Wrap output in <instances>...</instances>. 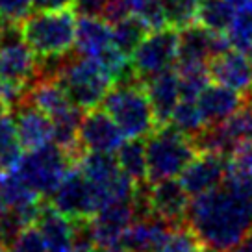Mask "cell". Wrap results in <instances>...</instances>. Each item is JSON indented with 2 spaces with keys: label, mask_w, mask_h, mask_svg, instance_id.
I'll use <instances>...</instances> for the list:
<instances>
[{
  "label": "cell",
  "mask_w": 252,
  "mask_h": 252,
  "mask_svg": "<svg viewBox=\"0 0 252 252\" xmlns=\"http://www.w3.org/2000/svg\"><path fill=\"white\" fill-rule=\"evenodd\" d=\"M186 222L215 252H230L252 232V193L222 182L189 202Z\"/></svg>",
  "instance_id": "obj_1"
},
{
  "label": "cell",
  "mask_w": 252,
  "mask_h": 252,
  "mask_svg": "<svg viewBox=\"0 0 252 252\" xmlns=\"http://www.w3.org/2000/svg\"><path fill=\"white\" fill-rule=\"evenodd\" d=\"M19 32L39 60H63L69 56L76 41L74 9H39L24 19Z\"/></svg>",
  "instance_id": "obj_2"
},
{
  "label": "cell",
  "mask_w": 252,
  "mask_h": 252,
  "mask_svg": "<svg viewBox=\"0 0 252 252\" xmlns=\"http://www.w3.org/2000/svg\"><path fill=\"white\" fill-rule=\"evenodd\" d=\"M102 108L111 115L128 139L149 137L158 126L145 82L139 78L119 82L104 96Z\"/></svg>",
  "instance_id": "obj_3"
},
{
  "label": "cell",
  "mask_w": 252,
  "mask_h": 252,
  "mask_svg": "<svg viewBox=\"0 0 252 252\" xmlns=\"http://www.w3.org/2000/svg\"><path fill=\"white\" fill-rule=\"evenodd\" d=\"M50 74H54L69 98L84 111L102 104L104 96L113 86V80L102 63L87 56H78L74 60L69 56L63 58Z\"/></svg>",
  "instance_id": "obj_4"
},
{
  "label": "cell",
  "mask_w": 252,
  "mask_h": 252,
  "mask_svg": "<svg viewBox=\"0 0 252 252\" xmlns=\"http://www.w3.org/2000/svg\"><path fill=\"white\" fill-rule=\"evenodd\" d=\"M145 149H147L149 182L180 176L182 171L198 154L193 137L180 132L173 125L156 128L147 137Z\"/></svg>",
  "instance_id": "obj_5"
},
{
  "label": "cell",
  "mask_w": 252,
  "mask_h": 252,
  "mask_svg": "<svg viewBox=\"0 0 252 252\" xmlns=\"http://www.w3.org/2000/svg\"><path fill=\"white\" fill-rule=\"evenodd\" d=\"M76 165L86 174L96 197L98 210L115 202L134 200L137 186L121 169L117 158L106 152H84Z\"/></svg>",
  "instance_id": "obj_6"
},
{
  "label": "cell",
  "mask_w": 252,
  "mask_h": 252,
  "mask_svg": "<svg viewBox=\"0 0 252 252\" xmlns=\"http://www.w3.org/2000/svg\"><path fill=\"white\" fill-rule=\"evenodd\" d=\"M72 165H76L72 158L52 141L41 149L26 150V154L13 169L41 197H52V193Z\"/></svg>",
  "instance_id": "obj_7"
},
{
  "label": "cell",
  "mask_w": 252,
  "mask_h": 252,
  "mask_svg": "<svg viewBox=\"0 0 252 252\" xmlns=\"http://www.w3.org/2000/svg\"><path fill=\"white\" fill-rule=\"evenodd\" d=\"M188 197V191L184 189L180 180L174 178H163L158 182H149L145 186H137V217L156 215L171 224L186 222V213L189 208Z\"/></svg>",
  "instance_id": "obj_8"
},
{
  "label": "cell",
  "mask_w": 252,
  "mask_h": 252,
  "mask_svg": "<svg viewBox=\"0 0 252 252\" xmlns=\"http://www.w3.org/2000/svg\"><path fill=\"white\" fill-rule=\"evenodd\" d=\"M180 50V32L167 26L149 32L132 54V65L139 80H149L176 67Z\"/></svg>",
  "instance_id": "obj_9"
},
{
  "label": "cell",
  "mask_w": 252,
  "mask_h": 252,
  "mask_svg": "<svg viewBox=\"0 0 252 252\" xmlns=\"http://www.w3.org/2000/svg\"><path fill=\"white\" fill-rule=\"evenodd\" d=\"M50 204L72 220L91 219L98 212L93 188L78 165H72L63 176L62 184L52 193Z\"/></svg>",
  "instance_id": "obj_10"
},
{
  "label": "cell",
  "mask_w": 252,
  "mask_h": 252,
  "mask_svg": "<svg viewBox=\"0 0 252 252\" xmlns=\"http://www.w3.org/2000/svg\"><path fill=\"white\" fill-rule=\"evenodd\" d=\"M0 76L26 86L28 89L41 76L37 54L23 39L17 28L13 33H8L0 45Z\"/></svg>",
  "instance_id": "obj_11"
},
{
  "label": "cell",
  "mask_w": 252,
  "mask_h": 252,
  "mask_svg": "<svg viewBox=\"0 0 252 252\" xmlns=\"http://www.w3.org/2000/svg\"><path fill=\"white\" fill-rule=\"evenodd\" d=\"M135 219H137L135 198L125 200V202H115V204L98 210L89 219L94 245L104 252L121 247L123 236Z\"/></svg>",
  "instance_id": "obj_12"
},
{
  "label": "cell",
  "mask_w": 252,
  "mask_h": 252,
  "mask_svg": "<svg viewBox=\"0 0 252 252\" xmlns=\"http://www.w3.org/2000/svg\"><path fill=\"white\" fill-rule=\"evenodd\" d=\"M125 137L123 130L106 110L93 108L84 113L78 130V141L86 152L113 154L123 147Z\"/></svg>",
  "instance_id": "obj_13"
},
{
  "label": "cell",
  "mask_w": 252,
  "mask_h": 252,
  "mask_svg": "<svg viewBox=\"0 0 252 252\" xmlns=\"http://www.w3.org/2000/svg\"><path fill=\"white\" fill-rule=\"evenodd\" d=\"M208 67H210V76L217 84L230 87L247 98L252 96V62L245 52L228 48L213 56Z\"/></svg>",
  "instance_id": "obj_14"
},
{
  "label": "cell",
  "mask_w": 252,
  "mask_h": 252,
  "mask_svg": "<svg viewBox=\"0 0 252 252\" xmlns=\"http://www.w3.org/2000/svg\"><path fill=\"white\" fill-rule=\"evenodd\" d=\"M226 158V154L219 152H198L180 174V184L189 197H197L224 182Z\"/></svg>",
  "instance_id": "obj_15"
},
{
  "label": "cell",
  "mask_w": 252,
  "mask_h": 252,
  "mask_svg": "<svg viewBox=\"0 0 252 252\" xmlns=\"http://www.w3.org/2000/svg\"><path fill=\"white\" fill-rule=\"evenodd\" d=\"M180 32V50L178 62H202L210 63L213 56L232 48L226 33L213 32L202 24H191ZM176 62V63H178Z\"/></svg>",
  "instance_id": "obj_16"
},
{
  "label": "cell",
  "mask_w": 252,
  "mask_h": 252,
  "mask_svg": "<svg viewBox=\"0 0 252 252\" xmlns=\"http://www.w3.org/2000/svg\"><path fill=\"white\" fill-rule=\"evenodd\" d=\"M173 226L156 215H141L126 230L121 247L128 252H161Z\"/></svg>",
  "instance_id": "obj_17"
},
{
  "label": "cell",
  "mask_w": 252,
  "mask_h": 252,
  "mask_svg": "<svg viewBox=\"0 0 252 252\" xmlns=\"http://www.w3.org/2000/svg\"><path fill=\"white\" fill-rule=\"evenodd\" d=\"M17 132L24 150H35L54 141L52 117L32 102H23L15 115Z\"/></svg>",
  "instance_id": "obj_18"
},
{
  "label": "cell",
  "mask_w": 252,
  "mask_h": 252,
  "mask_svg": "<svg viewBox=\"0 0 252 252\" xmlns=\"http://www.w3.org/2000/svg\"><path fill=\"white\" fill-rule=\"evenodd\" d=\"M245 100L247 96L220 84L217 86L208 84L197 96L198 110L206 126L219 125L222 121H226L232 113H236L243 106Z\"/></svg>",
  "instance_id": "obj_19"
},
{
  "label": "cell",
  "mask_w": 252,
  "mask_h": 252,
  "mask_svg": "<svg viewBox=\"0 0 252 252\" xmlns=\"http://www.w3.org/2000/svg\"><path fill=\"white\" fill-rule=\"evenodd\" d=\"M37 228L47 243L48 252H71L76 241V224L54 206L45 202L37 217Z\"/></svg>",
  "instance_id": "obj_20"
},
{
  "label": "cell",
  "mask_w": 252,
  "mask_h": 252,
  "mask_svg": "<svg viewBox=\"0 0 252 252\" xmlns=\"http://www.w3.org/2000/svg\"><path fill=\"white\" fill-rule=\"evenodd\" d=\"M145 87H147V93L154 108L158 126L169 125L173 110L182 98L180 78H178L176 69H169V71H163L152 78L145 80Z\"/></svg>",
  "instance_id": "obj_21"
},
{
  "label": "cell",
  "mask_w": 252,
  "mask_h": 252,
  "mask_svg": "<svg viewBox=\"0 0 252 252\" xmlns=\"http://www.w3.org/2000/svg\"><path fill=\"white\" fill-rule=\"evenodd\" d=\"M113 47V30L111 24L102 17L80 15L76 21V41L74 48L80 56L100 58Z\"/></svg>",
  "instance_id": "obj_22"
},
{
  "label": "cell",
  "mask_w": 252,
  "mask_h": 252,
  "mask_svg": "<svg viewBox=\"0 0 252 252\" xmlns=\"http://www.w3.org/2000/svg\"><path fill=\"white\" fill-rule=\"evenodd\" d=\"M26 100L33 106H37L39 110H43L52 119L62 117L72 108H76V104L69 98V94L65 93L63 86L58 82L54 74H43V72L30 86Z\"/></svg>",
  "instance_id": "obj_23"
},
{
  "label": "cell",
  "mask_w": 252,
  "mask_h": 252,
  "mask_svg": "<svg viewBox=\"0 0 252 252\" xmlns=\"http://www.w3.org/2000/svg\"><path fill=\"white\" fill-rule=\"evenodd\" d=\"M224 182L252 193V141H241L232 149L226 158Z\"/></svg>",
  "instance_id": "obj_24"
},
{
  "label": "cell",
  "mask_w": 252,
  "mask_h": 252,
  "mask_svg": "<svg viewBox=\"0 0 252 252\" xmlns=\"http://www.w3.org/2000/svg\"><path fill=\"white\" fill-rule=\"evenodd\" d=\"M117 152L119 165L135 182V186L149 184V167H147L145 143L139 141V139H130V141L123 143V147Z\"/></svg>",
  "instance_id": "obj_25"
},
{
  "label": "cell",
  "mask_w": 252,
  "mask_h": 252,
  "mask_svg": "<svg viewBox=\"0 0 252 252\" xmlns=\"http://www.w3.org/2000/svg\"><path fill=\"white\" fill-rule=\"evenodd\" d=\"M113 30V45L125 52L128 58H132L135 48L139 47V43L145 39V35L149 33V28L137 19V17H125L117 23L111 24Z\"/></svg>",
  "instance_id": "obj_26"
},
{
  "label": "cell",
  "mask_w": 252,
  "mask_h": 252,
  "mask_svg": "<svg viewBox=\"0 0 252 252\" xmlns=\"http://www.w3.org/2000/svg\"><path fill=\"white\" fill-rule=\"evenodd\" d=\"M23 158V145L19 139L15 119L9 115L0 119V171L17 167Z\"/></svg>",
  "instance_id": "obj_27"
},
{
  "label": "cell",
  "mask_w": 252,
  "mask_h": 252,
  "mask_svg": "<svg viewBox=\"0 0 252 252\" xmlns=\"http://www.w3.org/2000/svg\"><path fill=\"white\" fill-rule=\"evenodd\" d=\"M219 125L232 149L241 141H252V96L245 100L243 106L236 113H232L226 121H222Z\"/></svg>",
  "instance_id": "obj_28"
},
{
  "label": "cell",
  "mask_w": 252,
  "mask_h": 252,
  "mask_svg": "<svg viewBox=\"0 0 252 252\" xmlns=\"http://www.w3.org/2000/svg\"><path fill=\"white\" fill-rule=\"evenodd\" d=\"M236 13L226 0H202L198 11V23L213 32L226 33Z\"/></svg>",
  "instance_id": "obj_29"
},
{
  "label": "cell",
  "mask_w": 252,
  "mask_h": 252,
  "mask_svg": "<svg viewBox=\"0 0 252 252\" xmlns=\"http://www.w3.org/2000/svg\"><path fill=\"white\" fill-rule=\"evenodd\" d=\"M167 24L174 30H184L198 21L202 0H159Z\"/></svg>",
  "instance_id": "obj_30"
},
{
  "label": "cell",
  "mask_w": 252,
  "mask_h": 252,
  "mask_svg": "<svg viewBox=\"0 0 252 252\" xmlns=\"http://www.w3.org/2000/svg\"><path fill=\"white\" fill-rule=\"evenodd\" d=\"M169 125H173L174 128H178L180 132L188 135L198 134L204 128V121L198 110L197 98H180L176 108L173 110V115L169 119Z\"/></svg>",
  "instance_id": "obj_31"
},
{
  "label": "cell",
  "mask_w": 252,
  "mask_h": 252,
  "mask_svg": "<svg viewBox=\"0 0 252 252\" xmlns=\"http://www.w3.org/2000/svg\"><path fill=\"white\" fill-rule=\"evenodd\" d=\"M125 2L128 15L137 17L150 32L169 26L159 0H125Z\"/></svg>",
  "instance_id": "obj_32"
},
{
  "label": "cell",
  "mask_w": 252,
  "mask_h": 252,
  "mask_svg": "<svg viewBox=\"0 0 252 252\" xmlns=\"http://www.w3.org/2000/svg\"><path fill=\"white\" fill-rule=\"evenodd\" d=\"M161 252H206V247L188 222H180L173 226Z\"/></svg>",
  "instance_id": "obj_33"
},
{
  "label": "cell",
  "mask_w": 252,
  "mask_h": 252,
  "mask_svg": "<svg viewBox=\"0 0 252 252\" xmlns=\"http://www.w3.org/2000/svg\"><path fill=\"white\" fill-rule=\"evenodd\" d=\"M8 252H48L47 243L41 236L39 228H35L33 224L24 226L17 232L13 239L8 243Z\"/></svg>",
  "instance_id": "obj_34"
},
{
  "label": "cell",
  "mask_w": 252,
  "mask_h": 252,
  "mask_svg": "<svg viewBox=\"0 0 252 252\" xmlns=\"http://www.w3.org/2000/svg\"><path fill=\"white\" fill-rule=\"evenodd\" d=\"M226 35H228L232 48L247 52L252 47V11L239 13V15L234 17Z\"/></svg>",
  "instance_id": "obj_35"
},
{
  "label": "cell",
  "mask_w": 252,
  "mask_h": 252,
  "mask_svg": "<svg viewBox=\"0 0 252 252\" xmlns=\"http://www.w3.org/2000/svg\"><path fill=\"white\" fill-rule=\"evenodd\" d=\"M32 8L33 0H0V24L4 28H19Z\"/></svg>",
  "instance_id": "obj_36"
},
{
  "label": "cell",
  "mask_w": 252,
  "mask_h": 252,
  "mask_svg": "<svg viewBox=\"0 0 252 252\" xmlns=\"http://www.w3.org/2000/svg\"><path fill=\"white\" fill-rule=\"evenodd\" d=\"M106 6H108V0H74L72 2L74 13L86 17H102Z\"/></svg>",
  "instance_id": "obj_37"
},
{
  "label": "cell",
  "mask_w": 252,
  "mask_h": 252,
  "mask_svg": "<svg viewBox=\"0 0 252 252\" xmlns=\"http://www.w3.org/2000/svg\"><path fill=\"white\" fill-rule=\"evenodd\" d=\"M74 0H33V6L37 9H65L72 8Z\"/></svg>",
  "instance_id": "obj_38"
},
{
  "label": "cell",
  "mask_w": 252,
  "mask_h": 252,
  "mask_svg": "<svg viewBox=\"0 0 252 252\" xmlns=\"http://www.w3.org/2000/svg\"><path fill=\"white\" fill-rule=\"evenodd\" d=\"M230 252H252V232L245 237L241 243L237 245L236 249H232Z\"/></svg>",
  "instance_id": "obj_39"
},
{
  "label": "cell",
  "mask_w": 252,
  "mask_h": 252,
  "mask_svg": "<svg viewBox=\"0 0 252 252\" xmlns=\"http://www.w3.org/2000/svg\"><path fill=\"white\" fill-rule=\"evenodd\" d=\"M8 104L4 102V100H2V98H0V119L2 117H6V115H8Z\"/></svg>",
  "instance_id": "obj_40"
},
{
  "label": "cell",
  "mask_w": 252,
  "mask_h": 252,
  "mask_svg": "<svg viewBox=\"0 0 252 252\" xmlns=\"http://www.w3.org/2000/svg\"><path fill=\"white\" fill-rule=\"evenodd\" d=\"M4 35H6V28L0 24V45H2V41H4Z\"/></svg>",
  "instance_id": "obj_41"
},
{
  "label": "cell",
  "mask_w": 252,
  "mask_h": 252,
  "mask_svg": "<svg viewBox=\"0 0 252 252\" xmlns=\"http://www.w3.org/2000/svg\"><path fill=\"white\" fill-rule=\"evenodd\" d=\"M106 252H128V251L123 249V247H117V249H111V251H106Z\"/></svg>",
  "instance_id": "obj_42"
},
{
  "label": "cell",
  "mask_w": 252,
  "mask_h": 252,
  "mask_svg": "<svg viewBox=\"0 0 252 252\" xmlns=\"http://www.w3.org/2000/svg\"><path fill=\"white\" fill-rule=\"evenodd\" d=\"M245 54H247V58H249V60H251V62H252V47L249 48V50H247V52H245Z\"/></svg>",
  "instance_id": "obj_43"
},
{
  "label": "cell",
  "mask_w": 252,
  "mask_h": 252,
  "mask_svg": "<svg viewBox=\"0 0 252 252\" xmlns=\"http://www.w3.org/2000/svg\"><path fill=\"white\" fill-rule=\"evenodd\" d=\"M0 252H8V251H6V247H4V243H2V241H0Z\"/></svg>",
  "instance_id": "obj_44"
},
{
  "label": "cell",
  "mask_w": 252,
  "mask_h": 252,
  "mask_svg": "<svg viewBox=\"0 0 252 252\" xmlns=\"http://www.w3.org/2000/svg\"><path fill=\"white\" fill-rule=\"evenodd\" d=\"M206 252H215V251H210V249H206Z\"/></svg>",
  "instance_id": "obj_45"
}]
</instances>
